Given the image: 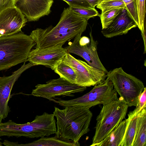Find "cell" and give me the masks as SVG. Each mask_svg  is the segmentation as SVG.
I'll list each match as a JSON object with an SVG mask.
<instances>
[{
	"label": "cell",
	"mask_w": 146,
	"mask_h": 146,
	"mask_svg": "<svg viewBox=\"0 0 146 146\" xmlns=\"http://www.w3.org/2000/svg\"><path fill=\"white\" fill-rule=\"evenodd\" d=\"M146 107L138 113L135 135L133 146L146 145Z\"/></svg>",
	"instance_id": "16"
},
{
	"label": "cell",
	"mask_w": 146,
	"mask_h": 146,
	"mask_svg": "<svg viewBox=\"0 0 146 146\" xmlns=\"http://www.w3.org/2000/svg\"><path fill=\"white\" fill-rule=\"evenodd\" d=\"M69 8L73 12L87 20L91 18L99 15L98 12L94 7L85 8L69 6Z\"/></svg>",
	"instance_id": "23"
},
{
	"label": "cell",
	"mask_w": 146,
	"mask_h": 146,
	"mask_svg": "<svg viewBox=\"0 0 146 146\" xmlns=\"http://www.w3.org/2000/svg\"><path fill=\"white\" fill-rule=\"evenodd\" d=\"M137 12L138 25L137 27L141 32V34L144 43L146 44L145 17L146 12L145 0H134Z\"/></svg>",
	"instance_id": "19"
},
{
	"label": "cell",
	"mask_w": 146,
	"mask_h": 146,
	"mask_svg": "<svg viewBox=\"0 0 146 146\" xmlns=\"http://www.w3.org/2000/svg\"></svg>",
	"instance_id": "30"
},
{
	"label": "cell",
	"mask_w": 146,
	"mask_h": 146,
	"mask_svg": "<svg viewBox=\"0 0 146 146\" xmlns=\"http://www.w3.org/2000/svg\"><path fill=\"white\" fill-rule=\"evenodd\" d=\"M137 27L136 23L128 16L126 10L124 9L107 27L102 29L101 33L105 37L111 38L125 34Z\"/></svg>",
	"instance_id": "14"
},
{
	"label": "cell",
	"mask_w": 146,
	"mask_h": 146,
	"mask_svg": "<svg viewBox=\"0 0 146 146\" xmlns=\"http://www.w3.org/2000/svg\"><path fill=\"white\" fill-rule=\"evenodd\" d=\"M35 88L33 90L31 95L54 102L56 96H74V94L82 92L86 89V87L72 83L60 77L50 80L45 84H38Z\"/></svg>",
	"instance_id": "8"
},
{
	"label": "cell",
	"mask_w": 146,
	"mask_h": 146,
	"mask_svg": "<svg viewBox=\"0 0 146 146\" xmlns=\"http://www.w3.org/2000/svg\"><path fill=\"white\" fill-rule=\"evenodd\" d=\"M70 7L85 8L93 7L86 0H62ZM95 8V7H94Z\"/></svg>",
	"instance_id": "26"
},
{
	"label": "cell",
	"mask_w": 146,
	"mask_h": 146,
	"mask_svg": "<svg viewBox=\"0 0 146 146\" xmlns=\"http://www.w3.org/2000/svg\"><path fill=\"white\" fill-rule=\"evenodd\" d=\"M91 6L93 7L100 4L103 0H86Z\"/></svg>",
	"instance_id": "28"
},
{
	"label": "cell",
	"mask_w": 146,
	"mask_h": 146,
	"mask_svg": "<svg viewBox=\"0 0 146 146\" xmlns=\"http://www.w3.org/2000/svg\"><path fill=\"white\" fill-rule=\"evenodd\" d=\"M128 122V119L122 121L117 127L99 143L94 146H121Z\"/></svg>",
	"instance_id": "15"
},
{
	"label": "cell",
	"mask_w": 146,
	"mask_h": 146,
	"mask_svg": "<svg viewBox=\"0 0 146 146\" xmlns=\"http://www.w3.org/2000/svg\"><path fill=\"white\" fill-rule=\"evenodd\" d=\"M53 114L56 118V135L64 140L72 141L77 146L81 137L90 131L92 117L89 109L80 106H69L60 109L54 107Z\"/></svg>",
	"instance_id": "2"
},
{
	"label": "cell",
	"mask_w": 146,
	"mask_h": 146,
	"mask_svg": "<svg viewBox=\"0 0 146 146\" xmlns=\"http://www.w3.org/2000/svg\"><path fill=\"white\" fill-rule=\"evenodd\" d=\"M126 7V10L129 17L136 23L137 27L138 20L134 0H122Z\"/></svg>",
	"instance_id": "24"
},
{
	"label": "cell",
	"mask_w": 146,
	"mask_h": 146,
	"mask_svg": "<svg viewBox=\"0 0 146 146\" xmlns=\"http://www.w3.org/2000/svg\"><path fill=\"white\" fill-rule=\"evenodd\" d=\"M53 0H15V6L29 21H38L51 12Z\"/></svg>",
	"instance_id": "13"
},
{
	"label": "cell",
	"mask_w": 146,
	"mask_h": 146,
	"mask_svg": "<svg viewBox=\"0 0 146 146\" xmlns=\"http://www.w3.org/2000/svg\"><path fill=\"white\" fill-rule=\"evenodd\" d=\"M88 21L64 8L59 21L55 26L44 29L37 28L30 36L36 43L35 48L44 49L62 46L67 41L74 38L86 30Z\"/></svg>",
	"instance_id": "1"
},
{
	"label": "cell",
	"mask_w": 146,
	"mask_h": 146,
	"mask_svg": "<svg viewBox=\"0 0 146 146\" xmlns=\"http://www.w3.org/2000/svg\"><path fill=\"white\" fill-rule=\"evenodd\" d=\"M118 99L117 93L112 83L108 78L101 83L95 85L88 92L74 99L64 100L57 98L54 102L65 108L69 106H80L90 109L99 104H107Z\"/></svg>",
	"instance_id": "6"
},
{
	"label": "cell",
	"mask_w": 146,
	"mask_h": 146,
	"mask_svg": "<svg viewBox=\"0 0 146 146\" xmlns=\"http://www.w3.org/2000/svg\"><path fill=\"white\" fill-rule=\"evenodd\" d=\"M96 6L101 10L102 13L117 9H126L122 0H103Z\"/></svg>",
	"instance_id": "21"
},
{
	"label": "cell",
	"mask_w": 146,
	"mask_h": 146,
	"mask_svg": "<svg viewBox=\"0 0 146 146\" xmlns=\"http://www.w3.org/2000/svg\"><path fill=\"white\" fill-rule=\"evenodd\" d=\"M19 146H77L72 141L62 139L56 135L52 137H41L40 139L27 144H21Z\"/></svg>",
	"instance_id": "18"
},
{
	"label": "cell",
	"mask_w": 146,
	"mask_h": 146,
	"mask_svg": "<svg viewBox=\"0 0 146 146\" xmlns=\"http://www.w3.org/2000/svg\"><path fill=\"white\" fill-rule=\"evenodd\" d=\"M35 45L31 36L23 33L0 36V71L27 61Z\"/></svg>",
	"instance_id": "3"
},
{
	"label": "cell",
	"mask_w": 146,
	"mask_h": 146,
	"mask_svg": "<svg viewBox=\"0 0 146 146\" xmlns=\"http://www.w3.org/2000/svg\"><path fill=\"white\" fill-rule=\"evenodd\" d=\"M62 61L74 70L76 76V84L78 85L86 87L94 86L102 82L107 77L104 71L76 59L68 52Z\"/></svg>",
	"instance_id": "7"
},
{
	"label": "cell",
	"mask_w": 146,
	"mask_h": 146,
	"mask_svg": "<svg viewBox=\"0 0 146 146\" xmlns=\"http://www.w3.org/2000/svg\"><path fill=\"white\" fill-rule=\"evenodd\" d=\"M124 9L119 8L110 10L100 15L102 29L107 27Z\"/></svg>",
	"instance_id": "22"
},
{
	"label": "cell",
	"mask_w": 146,
	"mask_h": 146,
	"mask_svg": "<svg viewBox=\"0 0 146 146\" xmlns=\"http://www.w3.org/2000/svg\"><path fill=\"white\" fill-rule=\"evenodd\" d=\"M54 70L60 77L76 84V76L75 72L70 66L62 61L58 64Z\"/></svg>",
	"instance_id": "20"
},
{
	"label": "cell",
	"mask_w": 146,
	"mask_h": 146,
	"mask_svg": "<svg viewBox=\"0 0 146 146\" xmlns=\"http://www.w3.org/2000/svg\"><path fill=\"white\" fill-rule=\"evenodd\" d=\"M146 88L145 87L143 91L140 95L137 105L133 111L136 113H138L143 109L146 107Z\"/></svg>",
	"instance_id": "25"
},
{
	"label": "cell",
	"mask_w": 146,
	"mask_h": 146,
	"mask_svg": "<svg viewBox=\"0 0 146 146\" xmlns=\"http://www.w3.org/2000/svg\"><path fill=\"white\" fill-rule=\"evenodd\" d=\"M67 53L62 46L44 49L35 48L29 52L27 61L35 66L42 65L54 70Z\"/></svg>",
	"instance_id": "11"
},
{
	"label": "cell",
	"mask_w": 146,
	"mask_h": 146,
	"mask_svg": "<svg viewBox=\"0 0 146 146\" xmlns=\"http://www.w3.org/2000/svg\"><path fill=\"white\" fill-rule=\"evenodd\" d=\"M34 64L29 62H24L19 69L8 76H0V123L6 118L11 111L8 103L11 97V93L13 87L21 74Z\"/></svg>",
	"instance_id": "10"
},
{
	"label": "cell",
	"mask_w": 146,
	"mask_h": 146,
	"mask_svg": "<svg viewBox=\"0 0 146 146\" xmlns=\"http://www.w3.org/2000/svg\"><path fill=\"white\" fill-rule=\"evenodd\" d=\"M106 76L111 81L120 98L128 107L136 106L144 88L143 83L135 76L126 73L121 67L111 70Z\"/></svg>",
	"instance_id": "5"
},
{
	"label": "cell",
	"mask_w": 146,
	"mask_h": 146,
	"mask_svg": "<svg viewBox=\"0 0 146 146\" xmlns=\"http://www.w3.org/2000/svg\"><path fill=\"white\" fill-rule=\"evenodd\" d=\"M128 108L120 98L103 105L96 117L95 133L90 146H94L101 141L117 127L125 118Z\"/></svg>",
	"instance_id": "4"
},
{
	"label": "cell",
	"mask_w": 146,
	"mask_h": 146,
	"mask_svg": "<svg viewBox=\"0 0 146 146\" xmlns=\"http://www.w3.org/2000/svg\"><path fill=\"white\" fill-rule=\"evenodd\" d=\"M15 6L6 8L0 13V35L6 36L21 31L27 20Z\"/></svg>",
	"instance_id": "12"
},
{
	"label": "cell",
	"mask_w": 146,
	"mask_h": 146,
	"mask_svg": "<svg viewBox=\"0 0 146 146\" xmlns=\"http://www.w3.org/2000/svg\"><path fill=\"white\" fill-rule=\"evenodd\" d=\"M1 140V139L0 138V140ZM2 144H3V143H2L0 141V146H2Z\"/></svg>",
	"instance_id": "29"
},
{
	"label": "cell",
	"mask_w": 146,
	"mask_h": 146,
	"mask_svg": "<svg viewBox=\"0 0 146 146\" xmlns=\"http://www.w3.org/2000/svg\"><path fill=\"white\" fill-rule=\"evenodd\" d=\"M15 0H0V13L9 7L15 6Z\"/></svg>",
	"instance_id": "27"
},
{
	"label": "cell",
	"mask_w": 146,
	"mask_h": 146,
	"mask_svg": "<svg viewBox=\"0 0 146 146\" xmlns=\"http://www.w3.org/2000/svg\"><path fill=\"white\" fill-rule=\"evenodd\" d=\"M138 113L133 111L128 113L127 125L121 146H133L136 134Z\"/></svg>",
	"instance_id": "17"
},
{
	"label": "cell",
	"mask_w": 146,
	"mask_h": 146,
	"mask_svg": "<svg viewBox=\"0 0 146 146\" xmlns=\"http://www.w3.org/2000/svg\"><path fill=\"white\" fill-rule=\"evenodd\" d=\"M80 33L74 38L73 41L64 47L67 52L77 55L84 59L90 66L108 72L100 60L97 52L98 42L93 39L92 32L90 38Z\"/></svg>",
	"instance_id": "9"
}]
</instances>
